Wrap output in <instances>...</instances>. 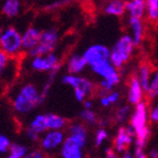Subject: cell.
Returning <instances> with one entry per match:
<instances>
[{
	"label": "cell",
	"mask_w": 158,
	"mask_h": 158,
	"mask_svg": "<svg viewBox=\"0 0 158 158\" xmlns=\"http://www.w3.org/2000/svg\"><path fill=\"white\" fill-rule=\"evenodd\" d=\"M41 90L31 82L22 83L13 91L11 105L18 115H28L43 103Z\"/></svg>",
	"instance_id": "6da1fadb"
},
{
	"label": "cell",
	"mask_w": 158,
	"mask_h": 158,
	"mask_svg": "<svg viewBox=\"0 0 158 158\" xmlns=\"http://www.w3.org/2000/svg\"><path fill=\"white\" fill-rule=\"evenodd\" d=\"M149 121V108L147 103L143 101L133 108L128 121V124L135 133L134 149H145L150 137V127L148 125Z\"/></svg>",
	"instance_id": "7a4b0ae2"
},
{
	"label": "cell",
	"mask_w": 158,
	"mask_h": 158,
	"mask_svg": "<svg viewBox=\"0 0 158 158\" xmlns=\"http://www.w3.org/2000/svg\"><path fill=\"white\" fill-rule=\"evenodd\" d=\"M135 44L132 35L129 33H125L116 40L113 47L111 48V61L116 68L121 70L133 58L135 52Z\"/></svg>",
	"instance_id": "3957f363"
},
{
	"label": "cell",
	"mask_w": 158,
	"mask_h": 158,
	"mask_svg": "<svg viewBox=\"0 0 158 158\" xmlns=\"http://www.w3.org/2000/svg\"><path fill=\"white\" fill-rule=\"evenodd\" d=\"M93 73L100 77L98 90L110 92L115 89L116 85L119 84L122 80V73L111 61H105L94 66H91Z\"/></svg>",
	"instance_id": "277c9868"
},
{
	"label": "cell",
	"mask_w": 158,
	"mask_h": 158,
	"mask_svg": "<svg viewBox=\"0 0 158 158\" xmlns=\"http://www.w3.org/2000/svg\"><path fill=\"white\" fill-rule=\"evenodd\" d=\"M61 82L63 84L73 89L74 98L77 102L83 103L90 95H92L95 91V84L85 77L81 74H65L62 77Z\"/></svg>",
	"instance_id": "5b68a950"
},
{
	"label": "cell",
	"mask_w": 158,
	"mask_h": 158,
	"mask_svg": "<svg viewBox=\"0 0 158 158\" xmlns=\"http://www.w3.org/2000/svg\"><path fill=\"white\" fill-rule=\"evenodd\" d=\"M0 49L10 58L16 59L22 53V33L16 27H7L0 33Z\"/></svg>",
	"instance_id": "8992f818"
},
{
	"label": "cell",
	"mask_w": 158,
	"mask_h": 158,
	"mask_svg": "<svg viewBox=\"0 0 158 158\" xmlns=\"http://www.w3.org/2000/svg\"><path fill=\"white\" fill-rule=\"evenodd\" d=\"M59 40H60V34L56 28H48V29L42 30L39 44L34 49H32L30 52H28V54L29 56H45V54L54 52V49L58 45Z\"/></svg>",
	"instance_id": "52a82bcc"
},
{
	"label": "cell",
	"mask_w": 158,
	"mask_h": 158,
	"mask_svg": "<svg viewBox=\"0 0 158 158\" xmlns=\"http://www.w3.org/2000/svg\"><path fill=\"white\" fill-rule=\"evenodd\" d=\"M29 68L33 72H40V73H50L54 69L61 66V62L59 56L56 53H49L45 56H30L28 62Z\"/></svg>",
	"instance_id": "ba28073f"
},
{
	"label": "cell",
	"mask_w": 158,
	"mask_h": 158,
	"mask_svg": "<svg viewBox=\"0 0 158 158\" xmlns=\"http://www.w3.org/2000/svg\"><path fill=\"white\" fill-rule=\"evenodd\" d=\"M84 56L89 66H94L105 61H110L111 59V49L106 47L103 43H93L83 51L82 53Z\"/></svg>",
	"instance_id": "9c48e42d"
},
{
	"label": "cell",
	"mask_w": 158,
	"mask_h": 158,
	"mask_svg": "<svg viewBox=\"0 0 158 158\" xmlns=\"http://www.w3.org/2000/svg\"><path fill=\"white\" fill-rule=\"evenodd\" d=\"M135 144V133L131 125H121L117 129L113 142V148L118 154L128 152V148Z\"/></svg>",
	"instance_id": "30bf717a"
},
{
	"label": "cell",
	"mask_w": 158,
	"mask_h": 158,
	"mask_svg": "<svg viewBox=\"0 0 158 158\" xmlns=\"http://www.w3.org/2000/svg\"><path fill=\"white\" fill-rule=\"evenodd\" d=\"M66 136L63 131H56V129H48L47 132L41 136L39 142L40 148L43 149L45 153L54 152L60 149L63 145Z\"/></svg>",
	"instance_id": "8fae6325"
},
{
	"label": "cell",
	"mask_w": 158,
	"mask_h": 158,
	"mask_svg": "<svg viewBox=\"0 0 158 158\" xmlns=\"http://www.w3.org/2000/svg\"><path fill=\"white\" fill-rule=\"evenodd\" d=\"M146 94V91L144 90L143 85L140 84L139 80L136 75H132L128 81L126 91V101L132 106H136L140 102L144 101V96Z\"/></svg>",
	"instance_id": "7c38bea8"
},
{
	"label": "cell",
	"mask_w": 158,
	"mask_h": 158,
	"mask_svg": "<svg viewBox=\"0 0 158 158\" xmlns=\"http://www.w3.org/2000/svg\"><path fill=\"white\" fill-rule=\"evenodd\" d=\"M84 145L66 136L60 148V156L61 158H84Z\"/></svg>",
	"instance_id": "4fadbf2b"
},
{
	"label": "cell",
	"mask_w": 158,
	"mask_h": 158,
	"mask_svg": "<svg viewBox=\"0 0 158 158\" xmlns=\"http://www.w3.org/2000/svg\"><path fill=\"white\" fill-rule=\"evenodd\" d=\"M41 34L42 30L34 26L28 27L23 32H22V44H23V50L27 52H30L32 49L39 44L41 40Z\"/></svg>",
	"instance_id": "5bb4252c"
},
{
	"label": "cell",
	"mask_w": 158,
	"mask_h": 158,
	"mask_svg": "<svg viewBox=\"0 0 158 158\" xmlns=\"http://www.w3.org/2000/svg\"><path fill=\"white\" fill-rule=\"evenodd\" d=\"M127 27H128L129 34L132 35L136 47L142 44L144 37H145V24L143 19L139 18H127Z\"/></svg>",
	"instance_id": "9a60e30c"
},
{
	"label": "cell",
	"mask_w": 158,
	"mask_h": 158,
	"mask_svg": "<svg viewBox=\"0 0 158 158\" xmlns=\"http://www.w3.org/2000/svg\"><path fill=\"white\" fill-rule=\"evenodd\" d=\"M102 11L106 16L121 18L126 13V0H105Z\"/></svg>",
	"instance_id": "2e32d148"
},
{
	"label": "cell",
	"mask_w": 158,
	"mask_h": 158,
	"mask_svg": "<svg viewBox=\"0 0 158 158\" xmlns=\"http://www.w3.org/2000/svg\"><path fill=\"white\" fill-rule=\"evenodd\" d=\"M68 136L72 138L75 142L80 143L82 145L86 146L87 137H89V132H87V126L82 123V122H75L72 123L68 128Z\"/></svg>",
	"instance_id": "e0dca14e"
},
{
	"label": "cell",
	"mask_w": 158,
	"mask_h": 158,
	"mask_svg": "<svg viewBox=\"0 0 158 158\" xmlns=\"http://www.w3.org/2000/svg\"><path fill=\"white\" fill-rule=\"evenodd\" d=\"M89 66L83 54L73 53L66 60V72L70 74H81Z\"/></svg>",
	"instance_id": "ac0fdd59"
},
{
	"label": "cell",
	"mask_w": 158,
	"mask_h": 158,
	"mask_svg": "<svg viewBox=\"0 0 158 158\" xmlns=\"http://www.w3.org/2000/svg\"><path fill=\"white\" fill-rule=\"evenodd\" d=\"M126 13L132 18L146 17V0H126Z\"/></svg>",
	"instance_id": "d6986e66"
},
{
	"label": "cell",
	"mask_w": 158,
	"mask_h": 158,
	"mask_svg": "<svg viewBox=\"0 0 158 158\" xmlns=\"http://www.w3.org/2000/svg\"><path fill=\"white\" fill-rule=\"evenodd\" d=\"M153 72H154V70L149 63H140L139 65H138L136 74H135V75L138 77L140 84L143 85V87H144V90L146 91V93H147L148 89H149L150 81H152V77H153Z\"/></svg>",
	"instance_id": "ffe728a7"
},
{
	"label": "cell",
	"mask_w": 158,
	"mask_h": 158,
	"mask_svg": "<svg viewBox=\"0 0 158 158\" xmlns=\"http://www.w3.org/2000/svg\"><path fill=\"white\" fill-rule=\"evenodd\" d=\"M22 3L21 0H3L1 6V11L3 16L9 19H13L19 16L21 12Z\"/></svg>",
	"instance_id": "44dd1931"
},
{
	"label": "cell",
	"mask_w": 158,
	"mask_h": 158,
	"mask_svg": "<svg viewBox=\"0 0 158 158\" xmlns=\"http://www.w3.org/2000/svg\"><path fill=\"white\" fill-rule=\"evenodd\" d=\"M28 128H30L31 131L35 132L37 134L41 135L42 136L48 129V123H47V117H45V114H37L34 115L28 123Z\"/></svg>",
	"instance_id": "7402d4cb"
},
{
	"label": "cell",
	"mask_w": 158,
	"mask_h": 158,
	"mask_svg": "<svg viewBox=\"0 0 158 158\" xmlns=\"http://www.w3.org/2000/svg\"><path fill=\"white\" fill-rule=\"evenodd\" d=\"M133 108L131 104H124V105L118 106V108L114 113V121L116 124L124 125L127 121H129L131 115H132Z\"/></svg>",
	"instance_id": "603a6c76"
},
{
	"label": "cell",
	"mask_w": 158,
	"mask_h": 158,
	"mask_svg": "<svg viewBox=\"0 0 158 158\" xmlns=\"http://www.w3.org/2000/svg\"><path fill=\"white\" fill-rule=\"evenodd\" d=\"M48 123V128L56 129V131H63L66 126V119L63 116L56 113H47L45 114Z\"/></svg>",
	"instance_id": "cb8c5ba5"
},
{
	"label": "cell",
	"mask_w": 158,
	"mask_h": 158,
	"mask_svg": "<svg viewBox=\"0 0 158 158\" xmlns=\"http://www.w3.org/2000/svg\"><path fill=\"white\" fill-rule=\"evenodd\" d=\"M80 119H81L82 123H84L86 126H95L98 125V117L96 115L94 111L92 110H89V108H83L81 112H80Z\"/></svg>",
	"instance_id": "d4e9b609"
},
{
	"label": "cell",
	"mask_w": 158,
	"mask_h": 158,
	"mask_svg": "<svg viewBox=\"0 0 158 158\" xmlns=\"http://www.w3.org/2000/svg\"><path fill=\"white\" fill-rule=\"evenodd\" d=\"M146 18L152 22L158 20V0H146Z\"/></svg>",
	"instance_id": "484cf974"
},
{
	"label": "cell",
	"mask_w": 158,
	"mask_h": 158,
	"mask_svg": "<svg viewBox=\"0 0 158 158\" xmlns=\"http://www.w3.org/2000/svg\"><path fill=\"white\" fill-rule=\"evenodd\" d=\"M146 95L150 100H155V98H158V68L154 70L152 81H150L149 84V89H148Z\"/></svg>",
	"instance_id": "4316f807"
},
{
	"label": "cell",
	"mask_w": 158,
	"mask_h": 158,
	"mask_svg": "<svg viewBox=\"0 0 158 158\" xmlns=\"http://www.w3.org/2000/svg\"><path fill=\"white\" fill-rule=\"evenodd\" d=\"M108 139V132L105 127H98L94 134V145L96 147H101L104 143Z\"/></svg>",
	"instance_id": "83f0119b"
},
{
	"label": "cell",
	"mask_w": 158,
	"mask_h": 158,
	"mask_svg": "<svg viewBox=\"0 0 158 158\" xmlns=\"http://www.w3.org/2000/svg\"><path fill=\"white\" fill-rule=\"evenodd\" d=\"M28 152H29V148L27 147L26 145H22V144H19V143H12L10 150H9V153L18 158H23Z\"/></svg>",
	"instance_id": "f1b7e54d"
},
{
	"label": "cell",
	"mask_w": 158,
	"mask_h": 158,
	"mask_svg": "<svg viewBox=\"0 0 158 158\" xmlns=\"http://www.w3.org/2000/svg\"><path fill=\"white\" fill-rule=\"evenodd\" d=\"M11 145H12V143H11L10 138L7 135H0V153L2 154V155L6 153H9Z\"/></svg>",
	"instance_id": "f546056e"
},
{
	"label": "cell",
	"mask_w": 158,
	"mask_h": 158,
	"mask_svg": "<svg viewBox=\"0 0 158 158\" xmlns=\"http://www.w3.org/2000/svg\"><path fill=\"white\" fill-rule=\"evenodd\" d=\"M73 1L74 0H56V1H53L52 3H49V5L45 7V9H47V10H56V9L61 8V7H64V6L73 2Z\"/></svg>",
	"instance_id": "4dcf8cb0"
},
{
	"label": "cell",
	"mask_w": 158,
	"mask_h": 158,
	"mask_svg": "<svg viewBox=\"0 0 158 158\" xmlns=\"http://www.w3.org/2000/svg\"><path fill=\"white\" fill-rule=\"evenodd\" d=\"M23 158H47L45 152L41 148H34V149H29L27 155Z\"/></svg>",
	"instance_id": "1f68e13d"
},
{
	"label": "cell",
	"mask_w": 158,
	"mask_h": 158,
	"mask_svg": "<svg viewBox=\"0 0 158 158\" xmlns=\"http://www.w3.org/2000/svg\"><path fill=\"white\" fill-rule=\"evenodd\" d=\"M24 135H26L27 139L32 143H39L40 138H41V135L37 134L35 132H33V131H31L30 128H28V127H26V129H24Z\"/></svg>",
	"instance_id": "d6a6232c"
},
{
	"label": "cell",
	"mask_w": 158,
	"mask_h": 158,
	"mask_svg": "<svg viewBox=\"0 0 158 158\" xmlns=\"http://www.w3.org/2000/svg\"><path fill=\"white\" fill-rule=\"evenodd\" d=\"M106 96H107L108 101L111 103V105H115V104H117V103L119 102V100H121V93L115 90L107 92L106 93Z\"/></svg>",
	"instance_id": "836d02e7"
},
{
	"label": "cell",
	"mask_w": 158,
	"mask_h": 158,
	"mask_svg": "<svg viewBox=\"0 0 158 158\" xmlns=\"http://www.w3.org/2000/svg\"><path fill=\"white\" fill-rule=\"evenodd\" d=\"M149 118L150 122L158 124V102L149 108Z\"/></svg>",
	"instance_id": "e575fe53"
},
{
	"label": "cell",
	"mask_w": 158,
	"mask_h": 158,
	"mask_svg": "<svg viewBox=\"0 0 158 158\" xmlns=\"http://www.w3.org/2000/svg\"><path fill=\"white\" fill-rule=\"evenodd\" d=\"M104 158H118V153L113 147H107L105 149Z\"/></svg>",
	"instance_id": "d590c367"
},
{
	"label": "cell",
	"mask_w": 158,
	"mask_h": 158,
	"mask_svg": "<svg viewBox=\"0 0 158 158\" xmlns=\"http://www.w3.org/2000/svg\"><path fill=\"white\" fill-rule=\"evenodd\" d=\"M98 102H100V105L104 108H107L111 106V103H110V101H108L106 94L100 95V96H98Z\"/></svg>",
	"instance_id": "8d00e7d4"
},
{
	"label": "cell",
	"mask_w": 158,
	"mask_h": 158,
	"mask_svg": "<svg viewBox=\"0 0 158 158\" xmlns=\"http://www.w3.org/2000/svg\"><path fill=\"white\" fill-rule=\"evenodd\" d=\"M135 158H148V155L144 149H134Z\"/></svg>",
	"instance_id": "74e56055"
},
{
	"label": "cell",
	"mask_w": 158,
	"mask_h": 158,
	"mask_svg": "<svg viewBox=\"0 0 158 158\" xmlns=\"http://www.w3.org/2000/svg\"><path fill=\"white\" fill-rule=\"evenodd\" d=\"M148 157L149 158H158V146H155L149 150L148 153Z\"/></svg>",
	"instance_id": "f35d334b"
},
{
	"label": "cell",
	"mask_w": 158,
	"mask_h": 158,
	"mask_svg": "<svg viewBox=\"0 0 158 158\" xmlns=\"http://www.w3.org/2000/svg\"><path fill=\"white\" fill-rule=\"evenodd\" d=\"M93 105H94V103H93V101L90 100V98H86V100H85L84 102H83V107H84V108H89V110H92Z\"/></svg>",
	"instance_id": "ab89813d"
},
{
	"label": "cell",
	"mask_w": 158,
	"mask_h": 158,
	"mask_svg": "<svg viewBox=\"0 0 158 158\" xmlns=\"http://www.w3.org/2000/svg\"><path fill=\"white\" fill-rule=\"evenodd\" d=\"M121 158H135L134 153H131V152H126V153L122 154V157Z\"/></svg>",
	"instance_id": "60d3db41"
},
{
	"label": "cell",
	"mask_w": 158,
	"mask_h": 158,
	"mask_svg": "<svg viewBox=\"0 0 158 158\" xmlns=\"http://www.w3.org/2000/svg\"><path fill=\"white\" fill-rule=\"evenodd\" d=\"M6 158H18V157H16V156H15V155H12V154L9 153V154H8V156H7V157H6Z\"/></svg>",
	"instance_id": "b9f144b4"
},
{
	"label": "cell",
	"mask_w": 158,
	"mask_h": 158,
	"mask_svg": "<svg viewBox=\"0 0 158 158\" xmlns=\"http://www.w3.org/2000/svg\"><path fill=\"white\" fill-rule=\"evenodd\" d=\"M156 23H157V24H158V20H157V21H156Z\"/></svg>",
	"instance_id": "7bdbcfd3"
}]
</instances>
